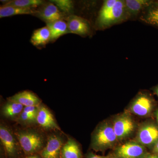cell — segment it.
Returning <instances> with one entry per match:
<instances>
[{"instance_id":"4dcf8cb0","label":"cell","mask_w":158,"mask_h":158,"mask_svg":"<svg viewBox=\"0 0 158 158\" xmlns=\"http://www.w3.org/2000/svg\"><path fill=\"white\" fill-rule=\"evenodd\" d=\"M156 2L158 4V1H156Z\"/></svg>"},{"instance_id":"ffe728a7","label":"cell","mask_w":158,"mask_h":158,"mask_svg":"<svg viewBox=\"0 0 158 158\" xmlns=\"http://www.w3.org/2000/svg\"><path fill=\"white\" fill-rule=\"evenodd\" d=\"M51 33L50 42H54L65 34L69 33L67 22L63 19L47 23Z\"/></svg>"},{"instance_id":"7402d4cb","label":"cell","mask_w":158,"mask_h":158,"mask_svg":"<svg viewBox=\"0 0 158 158\" xmlns=\"http://www.w3.org/2000/svg\"><path fill=\"white\" fill-rule=\"evenodd\" d=\"M44 4L43 1L41 0H13L8 1L4 5L35 9L38 6H42Z\"/></svg>"},{"instance_id":"6da1fadb","label":"cell","mask_w":158,"mask_h":158,"mask_svg":"<svg viewBox=\"0 0 158 158\" xmlns=\"http://www.w3.org/2000/svg\"><path fill=\"white\" fill-rule=\"evenodd\" d=\"M14 132L25 156L40 153L47 141L48 136L33 127L18 129Z\"/></svg>"},{"instance_id":"3957f363","label":"cell","mask_w":158,"mask_h":158,"mask_svg":"<svg viewBox=\"0 0 158 158\" xmlns=\"http://www.w3.org/2000/svg\"><path fill=\"white\" fill-rule=\"evenodd\" d=\"M0 141L5 158H23L24 154L14 131L2 122L0 124Z\"/></svg>"},{"instance_id":"44dd1931","label":"cell","mask_w":158,"mask_h":158,"mask_svg":"<svg viewBox=\"0 0 158 158\" xmlns=\"http://www.w3.org/2000/svg\"><path fill=\"white\" fill-rule=\"evenodd\" d=\"M51 33L47 26L37 29L33 32L31 42L37 47H43L50 42Z\"/></svg>"},{"instance_id":"603a6c76","label":"cell","mask_w":158,"mask_h":158,"mask_svg":"<svg viewBox=\"0 0 158 158\" xmlns=\"http://www.w3.org/2000/svg\"><path fill=\"white\" fill-rule=\"evenodd\" d=\"M55 4L63 14H70L73 9V2L70 0H52Z\"/></svg>"},{"instance_id":"f1b7e54d","label":"cell","mask_w":158,"mask_h":158,"mask_svg":"<svg viewBox=\"0 0 158 158\" xmlns=\"http://www.w3.org/2000/svg\"><path fill=\"white\" fill-rule=\"evenodd\" d=\"M152 90L158 98V85L152 88Z\"/></svg>"},{"instance_id":"f546056e","label":"cell","mask_w":158,"mask_h":158,"mask_svg":"<svg viewBox=\"0 0 158 158\" xmlns=\"http://www.w3.org/2000/svg\"><path fill=\"white\" fill-rule=\"evenodd\" d=\"M154 115L155 116L156 120L157 123L158 125V108L156 109V111L154 112Z\"/></svg>"},{"instance_id":"9c48e42d","label":"cell","mask_w":158,"mask_h":158,"mask_svg":"<svg viewBox=\"0 0 158 158\" xmlns=\"http://www.w3.org/2000/svg\"><path fill=\"white\" fill-rule=\"evenodd\" d=\"M113 127L118 141L128 138L135 131V123L127 113H122L113 120Z\"/></svg>"},{"instance_id":"d4e9b609","label":"cell","mask_w":158,"mask_h":158,"mask_svg":"<svg viewBox=\"0 0 158 158\" xmlns=\"http://www.w3.org/2000/svg\"><path fill=\"white\" fill-rule=\"evenodd\" d=\"M85 158H110L108 156H102L98 155L95 154L91 152L88 153L85 156Z\"/></svg>"},{"instance_id":"ba28073f","label":"cell","mask_w":158,"mask_h":158,"mask_svg":"<svg viewBox=\"0 0 158 158\" xmlns=\"http://www.w3.org/2000/svg\"><path fill=\"white\" fill-rule=\"evenodd\" d=\"M66 139L62 131H56L48 136L45 146L40 154L42 158H61V150Z\"/></svg>"},{"instance_id":"ac0fdd59","label":"cell","mask_w":158,"mask_h":158,"mask_svg":"<svg viewBox=\"0 0 158 158\" xmlns=\"http://www.w3.org/2000/svg\"><path fill=\"white\" fill-rule=\"evenodd\" d=\"M139 19L142 22L158 28V4L154 1L150 6L141 12Z\"/></svg>"},{"instance_id":"52a82bcc","label":"cell","mask_w":158,"mask_h":158,"mask_svg":"<svg viewBox=\"0 0 158 158\" xmlns=\"http://www.w3.org/2000/svg\"><path fill=\"white\" fill-rule=\"evenodd\" d=\"M149 153L146 148L137 141H129L114 150L113 158H145Z\"/></svg>"},{"instance_id":"484cf974","label":"cell","mask_w":158,"mask_h":158,"mask_svg":"<svg viewBox=\"0 0 158 158\" xmlns=\"http://www.w3.org/2000/svg\"><path fill=\"white\" fill-rule=\"evenodd\" d=\"M23 158H42L40 154L30 155L25 156Z\"/></svg>"},{"instance_id":"277c9868","label":"cell","mask_w":158,"mask_h":158,"mask_svg":"<svg viewBox=\"0 0 158 158\" xmlns=\"http://www.w3.org/2000/svg\"><path fill=\"white\" fill-rule=\"evenodd\" d=\"M129 19L124 1L118 0L113 9L104 15L98 16L97 27L100 29H106Z\"/></svg>"},{"instance_id":"83f0119b","label":"cell","mask_w":158,"mask_h":158,"mask_svg":"<svg viewBox=\"0 0 158 158\" xmlns=\"http://www.w3.org/2000/svg\"><path fill=\"white\" fill-rule=\"evenodd\" d=\"M145 158H158V155L153 153H149Z\"/></svg>"},{"instance_id":"8fae6325","label":"cell","mask_w":158,"mask_h":158,"mask_svg":"<svg viewBox=\"0 0 158 158\" xmlns=\"http://www.w3.org/2000/svg\"><path fill=\"white\" fill-rule=\"evenodd\" d=\"M66 22L69 33L81 36H86L90 33V23L83 18L70 15L67 18Z\"/></svg>"},{"instance_id":"4316f807","label":"cell","mask_w":158,"mask_h":158,"mask_svg":"<svg viewBox=\"0 0 158 158\" xmlns=\"http://www.w3.org/2000/svg\"><path fill=\"white\" fill-rule=\"evenodd\" d=\"M153 153L155 154L158 155V141L154 145L152 149Z\"/></svg>"},{"instance_id":"7c38bea8","label":"cell","mask_w":158,"mask_h":158,"mask_svg":"<svg viewBox=\"0 0 158 158\" xmlns=\"http://www.w3.org/2000/svg\"><path fill=\"white\" fill-rule=\"evenodd\" d=\"M36 15L47 23L63 19L65 14L55 4L49 2L42 5Z\"/></svg>"},{"instance_id":"4fadbf2b","label":"cell","mask_w":158,"mask_h":158,"mask_svg":"<svg viewBox=\"0 0 158 158\" xmlns=\"http://www.w3.org/2000/svg\"><path fill=\"white\" fill-rule=\"evenodd\" d=\"M7 100L22 105L24 107L37 106L41 104V100L34 93L29 90H23L15 94Z\"/></svg>"},{"instance_id":"d6986e66","label":"cell","mask_w":158,"mask_h":158,"mask_svg":"<svg viewBox=\"0 0 158 158\" xmlns=\"http://www.w3.org/2000/svg\"><path fill=\"white\" fill-rule=\"evenodd\" d=\"M38 10L33 8H21L15 6L3 5L0 7V18L10 17L19 15H36Z\"/></svg>"},{"instance_id":"cb8c5ba5","label":"cell","mask_w":158,"mask_h":158,"mask_svg":"<svg viewBox=\"0 0 158 158\" xmlns=\"http://www.w3.org/2000/svg\"><path fill=\"white\" fill-rule=\"evenodd\" d=\"M118 0H106L104 2L101 9L100 10L98 16H102L113 9Z\"/></svg>"},{"instance_id":"5b68a950","label":"cell","mask_w":158,"mask_h":158,"mask_svg":"<svg viewBox=\"0 0 158 158\" xmlns=\"http://www.w3.org/2000/svg\"><path fill=\"white\" fill-rule=\"evenodd\" d=\"M156 102L152 94L147 91H142L137 94L131 103L130 112L139 116H150L155 111Z\"/></svg>"},{"instance_id":"9a60e30c","label":"cell","mask_w":158,"mask_h":158,"mask_svg":"<svg viewBox=\"0 0 158 158\" xmlns=\"http://www.w3.org/2000/svg\"><path fill=\"white\" fill-rule=\"evenodd\" d=\"M152 0H125L126 9L129 19L141 14L144 9L152 4Z\"/></svg>"},{"instance_id":"30bf717a","label":"cell","mask_w":158,"mask_h":158,"mask_svg":"<svg viewBox=\"0 0 158 158\" xmlns=\"http://www.w3.org/2000/svg\"><path fill=\"white\" fill-rule=\"evenodd\" d=\"M36 124L44 131H62L52 113L42 103L38 106Z\"/></svg>"},{"instance_id":"e0dca14e","label":"cell","mask_w":158,"mask_h":158,"mask_svg":"<svg viewBox=\"0 0 158 158\" xmlns=\"http://www.w3.org/2000/svg\"><path fill=\"white\" fill-rule=\"evenodd\" d=\"M37 106L24 107L18 118L17 122L23 127H30L36 124Z\"/></svg>"},{"instance_id":"8992f818","label":"cell","mask_w":158,"mask_h":158,"mask_svg":"<svg viewBox=\"0 0 158 158\" xmlns=\"http://www.w3.org/2000/svg\"><path fill=\"white\" fill-rule=\"evenodd\" d=\"M136 141L146 148L152 149L158 141V125L156 122L149 120L139 127Z\"/></svg>"},{"instance_id":"7a4b0ae2","label":"cell","mask_w":158,"mask_h":158,"mask_svg":"<svg viewBox=\"0 0 158 158\" xmlns=\"http://www.w3.org/2000/svg\"><path fill=\"white\" fill-rule=\"evenodd\" d=\"M118 141L112 123L102 122L92 133L90 147L96 152L105 151L114 147Z\"/></svg>"},{"instance_id":"2e32d148","label":"cell","mask_w":158,"mask_h":158,"mask_svg":"<svg viewBox=\"0 0 158 158\" xmlns=\"http://www.w3.org/2000/svg\"><path fill=\"white\" fill-rule=\"evenodd\" d=\"M24 107L20 104L7 100L2 107L1 113L5 118L16 122Z\"/></svg>"},{"instance_id":"5bb4252c","label":"cell","mask_w":158,"mask_h":158,"mask_svg":"<svg viewBox=\"0 0 158 158\" xmlns=\"http://www.w3.org/2000/svg\"><path fill=\"white\" fill-rule=\"evenodd\" d=\"M81 146L74 139L67 137L61 150V158H83Z\"/></svg>"}]
</instances>
